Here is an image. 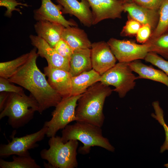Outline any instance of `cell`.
<instances>
[{
	"label": "cell",
	"instance_id": "obj_14",
	"mask_svg": "<svg viewBox=\"0 0 168 168\" xmlns=\"http://www.w3.org/2000/svg\"><path fill=\"white\" fill-rule=\"evenodd\" d=\"M62 7V13L76 17L85 26L93 25V18L90 6L87 0H56Z\"/></svg>",
	"mask_w": 168,
	"mask_h": 168
},
{
	"label": "cell",
	"instance_id": "obj_18",
	"mask_svg": "<svg viewBox=\"0 0 168 168\" xmlns=\"http://www.w3.org/2000/svg\"><path fill=\"white\" fill-rule=\"evenodd\" d=\"M69 73L72 77L92 69L91 49H81L74 50L69 61Z\"/></svg>",
	"mask_w": 168,
	"mask_h": 168
},
{
	"label": "cell",
	"instance_id": "obj_33",
	"mask_svg": "<svg viewBox=\"0 0 168 168\" xmlns=\"http://www.w3.org/2000/svg\"><path fill=\"white\" fill-rule=\"evenodd\" d=\"M164 0H133L132 1L145 8L159 11Z\"/></svg>",
	"mask_w": 168,
	"mask_h": 168
},
{
	"label": "cell",
	"instance_id": "obj_36",
	"mask_svg": "<svg viewBox=\"0 0 168 168\" xmlns=\"http://www.w3.org/2000/svg\"><path fill=\"white\" fill-rule=\"evenodd\" d=\"M164 166L167 168H168V163L165 164Z\"/></svg>",
	"mask_w": 168,
	"mask_h": 168
},
{
	"label": "cell",
	"instance_id": "obj_9",
	"mask_svg": "<svg viewBox=\"0 0 168 168\" xmlns=\"http://www.w3.org/2000/svg\"><path fill=\"white\" fill-rule=\"evenodd\" d=\"M107 42L119 62H130L144 59L150 52L149 45L146 43L138 44L130 40L114 38L110 39Z\"/></svg>",
	"mask_w": 168,
	"mask_h": 168
},
{
	"label": "cell",
	"instance_id": "obj_19",
	"mask_svg": "<svg viewBox=\"0 0 168 168\" xmlns=\"http://www.w3.org/2000/svg\"><path fill=\"white\" fill-rule=\"evenodd\" d=\"M61 38L74 50L91 47L92 43L85 31L76 26L65 27Z\"/></svg>",
	"mask_w": 168,
	"mask_h": 168
},
{
	"label": "cell",
	"instance_id": "obj_12",
	"mask_svg": "<svg viewBox=\"0 0 168 168\" xmlns=\"http://www.w3.org/2000/svg\"><path fill=\"white\" fill-rule=\"evenodd\" d=\"M32 44L37 49V53L46 60L48 65L69 72V61L58 54L44 39L33 35L30 36Z\"/></svg>",
	"mask_w": 168,
	"mask_h": 168
},
{
	"label": "cell",
	"instance_id": "obj_8",
	"mask_svg": "<svg viewBox=\"0 0 168 168\" xmlns=\"http://www.w3.org/2000/svg\"><path fill=\"white\" fill-rule=\"evenodd\" d=\"M47 128L43 126L34 133L21 137H15L14 132L11 136L12 140L7 144L0 146V156L6 158L12 155H24L30 154L29 150L39 146L37 142L43 140L46 135Z\"/></svg>",
	"mask_w": 168,
	"mask_h": 168
},
{
	"label": "cell",
	"instance_id": "obj_20",
	"mask_svg": "<svg viewBox=\"0 0 168 168\" xmlns=\"http://www.w3.org/2000/svg\"><path fill=\"white\" fill-rule=\"evenodd\" d=\"M133 71L138 75V79H146L162 83L168 87V76L163 71L147 65L139 60L129 63Z\"/></svg>",
	"mask_w": 168,
	"mask_h": 168
},
{
	"label": "cell",
	"instance_id": "obj_5",
	"mask_svg": "<svg viewBox=\"0 0 168 168\" xmlns=\"http://www.w3.org/2000/svg\"><path fill=\"white\" fill-rule=\"evenodd\" d=\"M49 148L40 152L41 158L46 160L44 166L47 168H75L78 166L77 159L78 141L70 140L66 143L61 137L50 138L48 142Z\"/></svg>",
	"mask_w": 168,
	"mask_h": 168
},
{
	"label": "cell",
	"instance_id": "obj_28",
	"mask_svg": "<svg viewBox=\"0 0 168 168\" xmlns=\"http://www.w3.org/2000/svg\"><path fill=\"white\" fill-rule=\"evenodd\" d=\"M128 18L120 33L121 36H131L136 35L142 25L130 17L128 16Z\"/></svg>",
	"mask_w": 168,
	"mask_h": 168
},
{
	"label": "cell",
	"instance_id": "obj_24",
	"mask_svg": "<svg viewBox=\"0 0 168 168\" xmlns=\"http://www.w3.org/2000/svg\"><path fill=\"white\" fill-rule=\"evenodd\" d=\"M145 43L149 45L150 52L160 54L168 59V31L157 37L150 38Z\"/></svg>",
	"mask_w": 168,
	"mask_h": 168
},
{
	"label": "cell",
	"instance_id": "obj_35",
	"mask_svg": "<svg viewBox=\"0 0 168 168\" xmlns=\"http://www.w3.org/2000/svg\"><path fill=\"white\" fill-rule=\"evenodd\" d=\"M125 2H129L132 1L133 0H118Z\"/></svg>",
	"mask_w": 168,
	"mask_h": 168
},
{
	"label": "cell",
	"instance_id": "obj_21",
	"mask_svg": "<svg viewBox=\"0 0 168 168\" xmlns=\"http://www.w3.org/2000/svg\"><path fill=\"white\" fill-rule=\"evenodd\" d=\"M101 76L92 69L72 77L71 96L82 94L90 86L100 82Z\"/></svg>",
	"mask_w": 168,
	"mask_h": 168
},
{
	"label": "cell",
	"instance_id": "obj_32",
	"mask_svg": "<svg viewBox=\"0 0 168 168\" xmlns=\"http://www.w3.org/2000/svg\"><path fill=\"white\" fill-rule=\"evenodd\" d=\"M152 27L148 24L142 25L136 35L137 41L143 44L147 42L151 35Z\"/></svg>",
	"mask_w": 168,
	"mask_h": 168
},
{
	"label": "cell",
	"instance_id": "obj_2",
	"mask_svg": "<svg viewBox=\"0 0 168 168\" xmlns=\"http://www.w3.org/2000/svg\"><path fill=\"white\" fill-rule=\"evenodd\" d=\"M113 91L100 82L88 87L78 100L76 121L86 122L101 128L105 119L103 112L105 101Z\"/></svg>",
	"mask_w": 168,
	"mask_h": 168
},
{
	"label": "cell",
	"instance_id": "obj_11",
	"mask_svg": "<svg viewBox=\"0 0 168 168\" xmlns=\"http://www.w3.org/2000/svg\"><path fill=\"white\" fill-rule=\"evenodd\" d=\"M91 58L92 69L101 75L114 66L117 60L105 41L92 43Z\"/></svg>",
	"mask_w": 168,
	"mask_h": 168
},
{
	"label": "cell",
	"instance_id": "obj_4",
	"mask_svg": "<svg viewBox=\"0 0 168 168\" xmlns=\"http://www.w3.org/2000/svg\"><path fill=\"white\" fill-rule=\"evenodd\" d=\"M39 110L38 104L31 94L28 96L25 92L10 93L5 105L0 112V119L7 117L8 124L13 128L18 129L30 122L35 113Z\"/></svg>",
	"mask_w": 168,
	"mask_h": 168
},
{
	"label": "cell",
	"instance_id": "obj_22",
	"mask_svg": "<svg viewBox=\"0 0 168 168\" xmlns=\"http://www.w3.org/2000/svg\"><path fill=\"white\" fill-rule=\"evenodd\" d=\"M12 161H6L0 159V168H40L35 160L30 156L27 155L17 156L13 155Z\"/></svg>",
	"mask_w": 168,
	"mask_h": 168
},
{
	"label": "cell",
	"instance_id": "obj_17",
	"mask_svg": "<svg viewBox=\"0 0 168 168\" xmlns=\"http://www.w3.org/2000/svg\"><path fill=\"white\" fill-rule=\"evenodd\" d=\"M65 28L61 24L46 20L38 21L34 25L37 36L44 39L53 48L61 39Z\"/></svg>",
	"mask_w": 168,
	"mask_h": 168
},
{
	"label": "cell",
	"instance_id": "obj_13",
	"mask_svg": "<svg viewBox=\"0 0 168 168\" xmlns=\"http://www.w3.org/2000/svg\"><path fill=\"white\" fill-rule=\"evenodd\" d=\"M44 71L50 86L62 98L71 96L72 77L69 72L49 65Z\"/></svg>",
	"mask_w": 168,
	"mask_h": 168
},
{
	"label": "cell",
	"instance_id": "obj_16",
	"mask_svg": "<svg viewBox=\"0 0 168 168\" xmlns=\"http://www.w3.org/2000/svg\"><path fill=\"white\" fill-rule=\"evenodd\" d=\"M124 12H127L129 16L141 24H149L154 30L158 24L159 16V11L145 8L131 1L125 2Z\"/></svg>",
	"mask_w": 168,
	"mask_h": 168
},
{
	"label": "cell",
	"instance_id": "obj_15",
	"mask_svg": "<svg viewBox=\"0 0 168 168\" xmlns=\"http://www.w3.org/2000/svg\"><path fill=\"white\" fill-rule=\"evenodd\" d=\"M61 7L55 5L51 0H41L40 7L34 10V17L37 21L46 20L61 24L65 27L77 26L76 22L67 20L62 15Z\"/></svg>",
	"mask_w": 168,
	"mask_h": 168
},
{
	"label": "cell",
	"instance_id": "obj_7",
	"mask_svg": "<svg viewBox=\"0 0 168 168\" xmlns=\"http://www.w3.org/2000/svg\"><path fill=\"white\" fill-rule=\"evenodd\" d=\"M82 94L62 98L52 112V118L43 126L47 128L46 134L50 138L56 136L58 131L64 128L70 123L76 121L75 110L78 99Z\"/></svg>",
	"mask_w": 168,
	"mask_h": 168
},
{
	"label": "cell",
	"instance_id": "obj_34",
	"mask_svg": "<svg viewBox=\"0 0 168 168\" xmlns=\"http://www.w3.org/2000/svg\"><path fill=\"white\" fill-rule=\"evenodd\" d=\"M9 92H1L0 93V112L3 109L8 100Z\"/></svg>",
	"mask_w": 168,
	"mask_h": 168
},
{
	"label": "cell",
	"instance_id": "obj_31",
	"mask_svg": "<svg viewBox=\"0 0 168 168\" xmlns=\"http://www.w3.org/2000/svg\"><path fill=\"white\" fill-rule=\"evenodd\" d=\"M18 5L25 7L28 6L26 4L18 2L16 0H0V6L5 7L7 8V10L5 15L8 17L12 16V12L14 11H16L21 13L20 9L16 8Z\"/></svg>",
	"mask_w": 168,
	"mask_h": 168
},
{
	"label": "cell",
	"instance_id": "obj_1",
	"mask_svg": "<svg viewBox=\"0 0 168 168\" xmlns=\"http://www.w3.org/2000/svg\"><path fill=\"white\" fill-rule=\"evenodd\" d=\"M35 48L30 52L27 61L20 67L8 80L28 91L37 101L38 112L55 107L62 99L61 96L50 86L45 75L38 68L36 60L39 55Z\"/></svg>",
	"mask_w": 168,
	"mask_h": 168
},
{
	"label": "cell",
	"instance_id": "obj_37",
	"mask_svg": "<svg viewBox=\"0 0 168 168\" xmlns=\"http://www.w3.org/2000/svg\"><path fill=\"white\" fill-rule=\"evenodd\" d=\"M166 31H168V27Z\"/></svg>",
	"mask_w": 168,
	"mask_h": 168
},
{
	"label": "cell",
	"instance_id": "obj_26",
	"mask_svg": "<svg viewBox=\"0 0 168 168\" xmlns=\"http://www.w3.org/2000/svg\"><path fill=\"white\" fill-rule=\"evenodd\" d=\"M152 106L155 111V113H152L151 116L157 120L163 127L165 134V140L160 148V152L163 153L168 150V126L166 124L164 117V112L160 107L158 101H154Z\"/></svg>",
	"mask_w": 168,
	"mask_h": 168
},
{
	"label": "cell",
	"instance_id": "obj_23",
	"mask_svg": "<svg viewBox=\"0 0 168 168\" xmlns=\"http://www.w3.org/2000/svg\"><path fill=\"white\" fill-rule=\"evenodd\" d=\"M30 52L23 54L13 60L0 63V77L9 79L28 59Z\"/></svg>",
	"mask_w": 168,
	"mask_h": 168
},
{
	"label": "cell",
	"instance_id": "obj_25",
	"mask_svg": "<svg viewBox=\"0 0 168 168\" xmlns=\"http://www.w3.org/2000/svg\"><path fill=\"white\" fill-rule=\"evenodd\" d=\"M159 13L158 24L150 38L157 37L166 31L168 27V0L163 1L159 9Z\"/></svg>",
	"mask_w": 168,
	"mask_h": 168
},
{
	"label": "cell",
	"instance_id": "obj_29",
	"mask_svg": "<svg viewBox=\"0 0 168 168\" xmlns=\"http://www.w3.org/2000/svg\"><path fill=\"white\" fill-rule=\"evenodd\" d=\"M53 48L60 55L70 61L74 49L63 39L61 38Z\"/></svg>",
	"mask_w": 168,
	"mask_h": 168
},
{
	"label": "cell",
	"instance_id": "obj_3",
	"mask_svg": "<svg viewBox=\"0 0 168 168\" xmlns=\"http://www.w3.org/2000/svg\"><path fill=\"white\" fill-rule=\"evenodd\" d=\"M62 141L66 143L70 140L79 141L83 144L78 149L83 155L88 154L91 148L94 146L102 147L111 152L115 148L107 138L102 134L101 127L90 123L80 121L68 124L62 131Z\"/></svg>",
	"mask_w": 168,
	"mask_h": 168
},
{
	"label": "cell",
	"instance_id": "obj_30",
	"mask_svg": "<svg viewBox=\"0 0 168 168\" xmlns=\"http://www.w3.org/2000/svg\"><path fill=\"white\" fill-rule=\"evenodd\" d=\"M8 79L0 77V92L22 93L24 92L23 88L11 83Z\"/></svg>",
	"mask_w": 168,
	"mask_h": 168
},
{
	"label": "cell",
	"instance_id": "obj_27",
	"mask_svg": "<svg viewBox=\"0 0 168 168\" xmlns=\"http://www.w3.org/2000/svg\"><path fill=\"white\" fill-rule=\"evenodd\" d=\"M144 59L161 69L168 76V61L159 56L157 54L149 52Z\"/></svg>",
	"mask_w": 168,
	"mask_h": 168
},
{
	"label": "cell",
	"instance_id": "obj_6",
	"mask_svg": "<svg viewBox=\"0 0 168 168\" xmlns=\"http://www.w3.org/2000/svg\"><path fill=\"white\" fill-rule=\"evenodd\" d=\"M129 63L119 62L101 76L100 82L108 86H114L115 88L113 91L121 98L134 89L135 80L138 79L133 73Z\"/></svg>",
	"mask_w": 168,
	"mask_h": 168
},
{
	"label": "cell",
	"instance_id": "obj_10",
	"mask_svg": "<svg viewBox=\"0 0 168 168\" xmlns=\"http://www.w3.org/2000/svg\"><path fill=\"white\" fill-rule=\"evenodd\" d=\"M91 8L93 25L107 19L121 18L125 2L118 0H87Z\"/></svg>",
	"mask_w": 168,
	"mask_h": 168
}]
</instances>
